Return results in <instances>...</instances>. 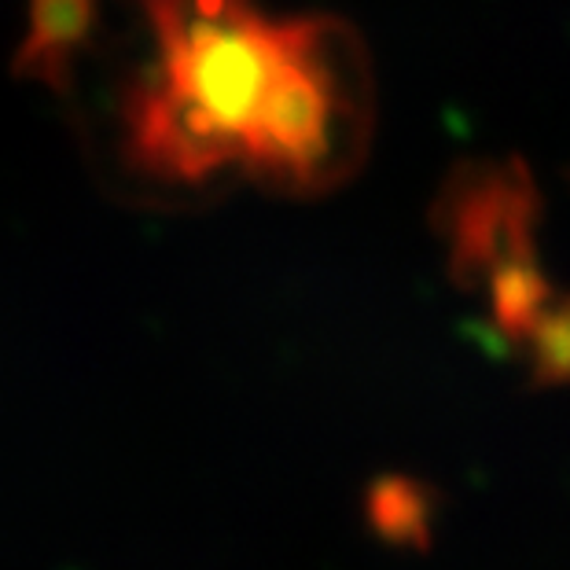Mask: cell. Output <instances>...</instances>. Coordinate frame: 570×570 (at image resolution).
Wrapping results in <instances>:
<instances>
[{
	"label": "cell",
	"instance_id": "1",
	"mask_svg": "<svg viewBox=\"0 0 570 570\" xmlns=\"http://www.w3.org/2000/svg\"><path fill=\"white\" fill-rule=\"evenodd\" d=\"M151 56L126 100L140 169L203 185L244 177L321 191L368 140V70L343 22L258 0H137Z\"/></svg>",
	"mask_w": 570,
	"mask_h": 570
}]
</instances>
